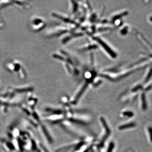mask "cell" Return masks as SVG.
<instances>
[{
    "mask_svg": "<svg viewBox=\"0 0 152 152\" xmlns=\"http://www.w3.org/2000/svg\"><path fill=\"white\" fill-rule=\"evenodd\" d=\"M6 69L16 75L19 79L24 80L27 77V73L23 64L18 60H10L5 64Z\"/></svg>",
    "mask_w": 152,
    "mask_h": 152,
    "instance_id": "1",
    "label": "cell"
},
{
    "mask_svg": "<svg viewBox=\"0 0 152 152\" xmlns=\"http://www.w3.org/2000/svg\"><path fill=\"white\" fill-rule=\"evenodd\" d=\"M46 26V22L42 18L38 16H33L29 22L31 30L34 32H38L43 29Z\"/></svg>",
    "mask_w": 152,
    "mask_h": 152,
    "instance_id": "2",
    "label": "cell"
},
{
    "mask_svg": "<svg viewBox=\"0 0 152 152\" xmlns=\"http://www.w3.org/2000/svg\"><path fill=\"white\" fill-rule=\"evenodd\" d=\"M13 4L24 10H28L31 8V4L27 1H12Z\"/></svg>",
    "mask_w": 152,
    "mask_h": 152,
    "instance_id": "3",
    "label": "cell"
},
{
    "mask_svg": "<svg viewBox=\"0 0 152 152\" xmlns=\"http://www.w3.org/2000/svg\"><path fill=\"white\" fill-rule=\"evenodd\" d=\"M13 4L12 1H0V10Z\"/></svg>",
    "mask_w": 152,
    "mask_h": 152,
    "instance_id": "4",
    "label": "cell"
},
{
    "mask_svg": "<svg viewBox=\"0 0 152 152\" xmlns=\"http://www.w3.org/2000/svg\"><path fill=\"white\" fill-rule=\"evenodd\" d=\"M5 25V23L3 19L2 18L1 16H0V29L4 27V26Z\"/></svg>",
    "mask_w": 152,
    "mask_h": 152,
    "instance_id": "5",
    "label": "cell"
},
{
    "mask_svg": "<svg viewBox=\"0 0 152 152\" xmlns=\"http://www.w3.org/2000/svg\"><path fill=\"white\" fill-rule=\"evenodd\" d=\"M134 125V124H132H132H129L126 125L125 126H123L121 127L120 128H121V129H124L126 127H132L134 126H135Z\"/></svg>",
    "mask_w": 152,
    "mask_h": 152,
    "instance_id": "6",
    "label": "cell"
},
{
    "mask_svg": "<svg viewBox=\"0 0 152 152\" xmlns=\"http://www.w3.org/2000/svg\"><path fill=\"white\" fill-rule=\"evenodd\" d=\"M113 144L110 145V148H109V151L108 152H112V149H113Z\"/></svg>",
    "mask_w": 152,
    "mask_h": 152,
    "instance_id": "7",
    "label": "cell"
}]
</instances>
